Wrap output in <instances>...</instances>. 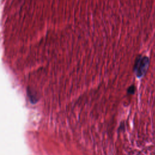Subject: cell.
I'll list each match as a JSON object with an SVG mask.
<instances>
[{
    "label": "cell",
    "instance_id": "6da1fadb",
    "mask_svg": "<svg viewBox=\"0 0 155 155\" xmlns=\"http://www.w3.org/2000/svg\"><path fill=\"white\" fill-rule=\"evenodd\" d=\"M146 80L133 116L128 155H155V78Z\"/></svg>",
    "mask_w": 155,
    "mask_h": 155
}]
</instances>
